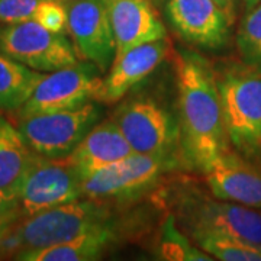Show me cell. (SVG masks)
Listing matches in <instances>:
<instances>
[{
	"label": "cell",
	"mask_w": 261,
	"mask_h": 261,
	"mask_svg": "<svg viewBox=\"0 0 261 261\" xmlns=\"http://www.w3.org/2000/svg\"><path fill=\"white\" fill-rule=\"evenodd\" d=\"M44 74L0 51V111H19Z\"/></svg>",
	"instance_id": "obj_19"
},
{
	"label": "cell",
	"mask_w": 261,
	"mask_h": 261,
	"mask_svg": "<svg viewBox=\"0 0 261 261\" xmlns=\"http://www.w3.org/2000/svg\"><path fill=\"white\" fill-rule=\"evenodd\" d=\"M60 2H63V3H65V2H70V0H60Z\"/></svg>",
	"instance_id": "obj_30"
},
{
	"label": "cell",
	"mask_w": 261,
	"mask_h": 261,
	"mask_svg": "<svg viewBox=\"0 0 261 261\" xmlns=\"http://www.w3.org/2000/svg\"><path fill=\"white\" fill-rule=\"evenodd\" d=\"M100 108L89 102L70 111L23 115L19 130L34 154L65 159L99 121Z\"/></svg>",
	"instance_id": "obj_4"
},
{
	"label": "cell",
	"mask_w": 261,
	"mask_h": 261,
	"mask_svg": "<svg viewBox=\"0 0 261 261\" xmlns=\"http://www.w3.org/2000/svg\"><path fill=\"white\" fill-rule=\"evenodd\" d=\"M23 135L0 116V190L18 196L20 185L34 160Z\"/></svg>",
	"instance_id": "obj_18"
},
{
	"label": "cell",
	"mask_w": 261,
	"mask_h": 261,
	"mask_svg": "<svg viewBox=\"0 0 261 261\" xmlns=\"http://www.w3.org/2000/svg\"><path fill=\"white\" fill-rule=\"evenodd\" d=\"M134 151L113 119L96 123L65 159L82 176V180L130 155Z\"/></svg>",
	"instance_id": "obj_16"
},
{
	"label": "cell",
	"mask_w": 261,
	"mask_h": 261,
	"mask_svg": "<svg viewBox=\"0 0 261 261\" xmlns=\"http://www.w3.org/2000/svg\"><path fill=\"white\" fill-rule=\"evenodd\" d=\"M261 0H243V3H244V8H245V12L247 10H250L252 9V8H255L258 3H260Z\"/></svg>",
	"instance_id": "obj_28"
},
{
	"label": "cell",
	"mask_w": 261,
	"mask_h": 261,
	"mask_svg": "<svg viewBox=\"0 0 261 261\" xmlns=\"http://www.w3.org/2000/svg\"><path fill=\"white\" fill-rule=\"evenodd\" d=\"M115 231L105 228L89 232L67 243L42 248L22 250L16 252V260L22 261H94L100 260L106 248L113 243Z\"/></svg>",
	"instance_id": "obj_17"
},
{
	"label": "cell",
	"mask_w": 261,
	"mask_h": 261,
	"mask_svg": "<svg viewBox=\"0 0 261 261\" xmlns=\"http://www.w3.org/2000/svg\"><path fill=\"white\" fill-rule=\"evenodd\" d=\"M102 87L103 79L86 61L45 73L20 108V116L70 111L89 102H97Z\"/></svg>",
	"instance_id": "obj_7"
},
{
	"label": "cell",
	"mask_w": 261,
	"mask_h": 261,
	"mask_svg": "<svg viewBox=\"0 0 261 261\" xmlns=\"http://www.w3.org/2000/svg\"><path fill=\"white\" fill-rule=\"evenodd\" d=\"M171 163L174 161L164 157L132 152L126 159L84 177L83 196L105 202L140 195L159 180Z\"/></svg>",
	"instance_id": "obj_11"
},
{
	"label": "cell",
	"mask_w": 261,
	"mask_h": 261,
	"mask_svg": "<svg viewBox=\"0 0 261 261\" xmlns=\"http://www.w3.org/2000/svg\"><path fill=\"white\" fill-rule=\"evenodd\" d=\"M168 23L181 39L205 49L229 42L232 22L215 0H166Z\"/></svg>",
	"instance_id": "obj_12"
},
{
	"label": "cell",
	"mask_w": 261,
	"mask_h": 261,
	"mask_svg": "<svg viewBox=\"0 0 261 261\" xmlns=\"http://www.w3.org/2000/svg\"><path fill=\"white\" fill-rule=\"evenodd\" d=\"M83 196L82 176L67 159L34 155L19 189V206L23 216H31Z\"/></svg>",
	"instance_id": "obj_10"
},
{
	"label": "cell",
	"mask_w": 261,
	"mask_h": 261,
	"mask_svg": "<svg viewBox=\"0 0 261 261\" xmlns=\"http://www.w3.org/2000/svg\"><path fill=\"white\" fill-rule=\"evenodd\" d=\"M20 216L18 196L0 190V224H15Z\"/></svg>",
	"instance_id": "obj_25"
},
{
	"label": "cell",
	"mask_w": 261,
	"mask_h": 261,
	"mask_svg": "<svg viewBox=\"0 0 261 261\" xmlns=\"http://www.w3.org/2000/svg\"><path fill=\"white\" fill-rule=\"evenodd\" d=\"M112 119L134 152L173 160L180 128L160 103L149 97L132 99L118 108Z\"/></svg>",
	"instance_id": "obj_5"
},
{
	"label": "cell",
	"mask_w": 261,
	"mask_h": 261,
	"mask_svg": "<svg viewBox=\"0 0 261 261\" xmlns=\"http://www.w3.org/2000/svg\"><path fill=\"white\" fill-rule=\"evenodd\" d=\"M187 231H214L261 247V209L218 197L187 195L178 205Z\"/></svg>",
	"instance_id": "obj_8"
},
{
	"label": "cell",
	"mask_w": 261,
	"mask_h": 261,
	"mask_svg": "<svg viewBox=\"0 0 261 261\" xmlns=\"http://www.w3.org/2000/svg\"><path fill=\"white\" fill-rule=\"evenodd\" d=\"M151 2H152L157 8H160L161 5H164V2H166V0H151Z\"/></svg>",
	"instance_id": "obj_29"
},
{
	"label": "cell",
	"mask_w": 261,
	"mask_h": 261,
	"mask_svg": "<svg viewBox=\"0 0 261 261\" xmlns=\"http://www.w3.org/2000/svg\"><path fill=\"white\" fill-rule=\"evenodd\" d=\"M218 86L228 141L243 157L261 164V74L245 65L232 67L218 75Z\"/></svg>",
	"instance_id": "obj_3"
},
{
	"label": "cell",
	"mask_w": 261,
	"mask_h": 261,
	"mask_svg": "<svg viewBox=\"0 0 261 261\" xmlns=\"http://www.w3.org/2000/svg\"><path fill=\"white\" fill-rule=\"evenodd\" d=\"M170 53L168 39H159L134 47L115 57L109 74L103 80V87L97 102L113 105L123 99L126 93L147 79Z\"/></svg>",
	"instance_id": "obj_14"
},
{
	"label": "cell",
	"mask_w": 261,
	"mask_h": 261,
	"mask_svg": "<svg viewBox=\"0 0 261 261\" xmlns=\"http://www.w3.org/2000/svg\"><path fill=\"white\" fill-rule=\"evenodd\" d=\"M219 8L224 10L228 15V18L231 19V22H235V15H237V2L238 0H215Z\"/></svg>",
	"instance_id": "obj_26"
},
{
	"label": "cell",
	"mask_w": 261,
	"mask_h": 261,
	"mask_svg": "<svg viewBox=\"0 0 261 261\" xmlns=\"http://www.w3.org/2000/svg\"><path fill=\"white\" fill-rule=\"evenodd\" d=\"M116 56L147 42L166 39L167 29L151 0H108Z\"/></svg>",
	"instance_id": "obj_15"
},
{
	"label": "cell",
	"mask_w": 261,
	"mask_h": 261,
	"mask_svg": "<svg viewBox=\"0 0 261 261\" xmlns=\"http://www.w3.org/2000/svg\"><path fill=\"white\" fill-rule=\"evenodd\" d=\"M12 228H13V224H0V245L6 240V237L9 235Z\"/></svg>",
	"instance_id": "obj_27"
},
{
	"label": "cell",
	"mask_w": 261,
	"mask_h": 261,
	"mask_svg": "<svg viewBox=\"0 0 261 261\" xmlns=\"http://www.w3.org/2000/svg\"><path fill=\"white\" fill-rule=\"evenodd\" d=\"M34 20H37L39 25L44 28L57 32V34H64L67 27V9L65 5L60 0H44L34 15Z\"/></svg>",
	"instance_id": "obj_23"
},
{
	"label": "cell",
	"mask_w": 261,
	"mask_h": 261,
	"mask_svg": "<svg viewBox=\"0 0 261 261\" xmlns=\"http://www.w3.org/2000/svg\"><path fill=\"white\" fill-rule=\"evenodd\" d=\"M178 128L185 154L205 171L229 147L222 115L218 75L203 57L174 51Z\"/></svg>",
	"instance_id": "obj_1"
},
{
	"label": "cell",
	"mask_w": 261,
	"mask_h": 261,
	"mask_svg": "<svg viewBox=\"0 0 261 261\" xmlns=\"http://www.w3.org/2000/svg\"><path fill=\"white\" fill-rule=\"evenodd\" d=\"M44 0H0V22L9 25L34 19Z\"/></svg>",
	"instance_id": "obj_24"
},
{
	"label": "cell",
	"mask_w": 261,
	"mask_h": 261,
	"mask_svg": "<svg viewBox=\"0 0 261 261\" xmlns=\"http://www.w3.org/2000/svg\"><path fill=\"white\" fill-rule=\"evenodd\" d=\"M235 44L243 64L261 74V2L245 12L237 29Z\"/></svg>",
	"instance_id": "obj_21"
},
{
	"label": "cell",
	"mask_w": 261,
	"mask_h": 261,
	"mask_svg": "<svg viewBox=\"0 0 261 261\" xmlns=\"http://www.w3.org/2000/svg\"><path fill=\"white\" fill-rule=\"evenodd\" d=\"M203 174L215 197L261 209V164L228 147Z\"/></svg>",
	"instance_id": "obj_13"
},
{
	"label": "cell",
	"mask_w": 261,
	"mask_h": 261,
	"mask_svg": "<svg viewBox=\"0 0 261 261\" xmlns=\"http://www.w3.org/2000/svg\"><path fill=\"white\" fill-rule=\"evenodd\" d=\"M160 255L163 260L212 261L214 258L197 245H193L186 235L180 232L176 218L170 215L161 229Z\"/></svg>",
	"instance_id": "obj_22"
},
{
	"label": "cell",
	"mask_w": 261,
	"mask_h": 261,
	"mask_svg": "<svg viewBox=\"0 0 261 261\" xmlns=\"http://www.w3.org/2000/svg\"><path fill=\"white\" fill-rule=\"evenodd\" d=\"M0 51L29 68L51 73L79 63L73 42L29 19L0 29Z\"/></svg>",
	"instance_id": "obj_6"
},
{
	"label": "cell",
	"mask_w": 261,
	"mask_h": 261,
	"mask_svg": "<svg viewBox=\"0 0 261 261\" xmlns=\"http://www.w3.org/2000/svg\"><path fill=\"white\" fill-rule=\"evenodd\" d=\"M193 243L214 260L261 261V247L226 233L214 231H192Z\"/></svg>",
	"instance_id": "obj_20"
},
{
	"label": "cell",
	"mask_w": 261,
	"mask_h": 261,
	"mask_svg": "<svg viewBox=\"0 0 261 261\" xmlns=\"http://www.w3.org/2000/svg\"><path fill=\"white\" fill-rule=\"evenodd\" d=\"M105 228H112V221L111 212L103 206V202L80 197L27 216L22 224L12 228L0 247H13L18 251L42 248Z\"/></svg>",
	"instance_id": "obj_2"
},
{
	"label": "cell",
	"mask_w": 261,
	"mask_h": 261,
	"mask_svg": "<svg viewBox=\"0 0 261 261\" xmlns=\"http://www.w3.org/2000/svg\"><path fill=\"white\" fill-rule=\"evenodd\" d=\"M64 5L65 31L77 57L100 73L108 71L116 56L108 0H70Z\"/></svg>",
	"instance_id": "obj_9"
}]
</instances>
